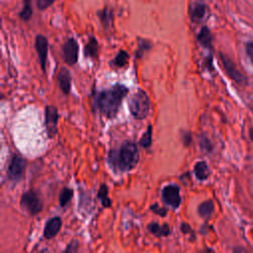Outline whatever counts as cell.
Masks as SVG:
<instances>
[{
  "label": "cell",
  "instance_id": "1",
  "mask_svg": "<svg viewBox=\"0 0 253 253\" xmlns=\"http://www.w3.org/2000/svg\"><path fill=\"white\" fill-rule=\"evenodd\" d=\"M127 93L128 89L125 85L116 84L98 94L95 106L103 116L108 119H113L117 116L121 104Z\"/></svg>",
  "mask_w": 253,
  "mask_h": 253
},
{
  "label": "cell",
  "instance_id": "2",
  "mask_svg": "<svg viewBox=\"0 0 253 253\" xmlns=\"http://www.w3.org/2000/svg\"><path fill=\"white\" fill-rule=\"evenodd\" d=\"M139 159L138 148L131 141L124 142L118 150L113 149L109 153L110 164L121 172H128L132 170Z\"/></svg>",
  "mask_w": 253,
  "mask_h": 253
},
{
  "label": "cell",
  "instance_id": "3",
  "mask_svg": "<svg viewBox=\"0 0 253 253\" xmlns=\"http://www.w3.org/2000/svg\"><path fill=\"white\" fill-rule=\"evenodd\" d=\"M128 109L134 119H145L150 110V100L148 95L143 90L138 89L130 96L128 100Z\"/></svg>",
  "mask_w": 253,
  "mask_h": 253
},
{
  "label": "cell",
  "instance_id": "4",
  "mask_svg": "<svg viewBox=\"0 0 253 253\" xmlns=\"http://www.w3.org/2000/svg\"><path fill=\"white\" fill-rule=\"evenodd\" d=\"M20 205L23 210L32 215L39 213L42 210V202L38 193L34 190H29L22 195Z\"/></svg>",
  "mask_w": 253,
  "mask_h": 253
},
{
  "label": "cell",
  "instance_id": "5",
  "mask_svg": "<svg viewBox=\"0 0 253 253\" xmlns=\"http://www.w3.org/2000/svg\"><path fill=\"white\" fill-rule=\"evenodd\" d=\"M219 57H220V60L222 62V65H223V68L225 70V72L227 73V75L234 81L236 82L237 84L239 85H246L248 83V79L247 77L242 73L240 72L236 65L234 64V62L229 58L227 57L225 54L223 53H220L219 54Z\"/></svg>",
  "mask_w": 253,
  "mask_h": 253
},
{
  "label": "cell",
  "instance_id": "6",
  "mask_svg": "<svg viewBox=\"0 0 253 253\" xmlns=\"http://www.w3.org/2000/svg\"><path fill=\"white\" fill-rule=\"evenodd\" d=\"M45 127L49 138H52L57 133V122H58V111L55 106L49 105L45 107Z\"/></svg>",
  "mask_w": 253,
  "mask_h": 253
},
{
  "label": "cell",
  "instance_id": "7",
  "mask_svg": "<svg viewBox=\"0 0 253 253\" xmlns=\"http://www.w3.org/2000/svg\"><path fill=\"white\" fill-rule=\"evenodd\" d=\"M162 199L167 206L177 209L181 204L180 188L175 184H169L162 190Z\"/></svg>",
  "mask_w": 253,
  "mask_h": 253
},
{
  "label": "cell",
  "instance_id": "8",
  "mask_svg": "<svg viewBox=\"0 0 253 253\" xmlns=\"http://www.w3.org/2000/svg\"><path fill=\"white\" fill-rule=\"evenodd\" d=\"M26 166H27V163L24 158H22L19 155H14L10 161L8 171H7L9 179H11L12 181L20 180L25 173Z\"/></svg>",
  "mask_w": 253,
  "mask_h": 253
},
{
  "label": "cell",
  "instance_id": "9",
  "mask_svg": "<svg viewBox=\"0 0 253 253\" xmlns=\"http://www.w3.org/2000/svg\"><path fill=\"white\" fill-rule=\"evenodd\" d=\"M64 61L68 65H74L78 60V43L74 39H68L62 47Z\"/></svg>",
  "mask_w": 253,
  "mask_h": 253
},
{
  "label": "cell",
  "instance_id": "10",
  "mask_svg": "<svg viewBox=\"0 0 253 253\" xmlns=\"http://www.w3.org/2000/svg\"><path fill=\"white\" fill-rule=\"evenodd\" d=\"M207 6L203 0H191L189 4V17L192 22H200L206 15Z\"/></svg>",
  "mask_w": 253,
  "mask_h": 253
},
{
  "label": "cell",
  "instance_id": "11",
  "mask_svg": "<svg viewBox=\"0 0 253 253\" xmlns=\"http://www.w3.org/2000/svg\"><path fill=\"white\" fill-rule=\"evenodd\" d=\"M36 49L39 55L40 63L42 66V71H45L46 65V58H47V51H48V42L47 39L42 35H38L36 37Z\"/></svg>",
  "mask_w": 253,
  "mask_h": 253
},
{
  "label": "cell",
  "instance_id": "12",
  "mask_svg": "<svg viewBox=\"0 0 253 253\" xmlns=\"http://www.w3.org/2000/svg\"><path fill=\"white\" fill-rule=\"evenodd\" d=\"M61 224H62V221L60 217L54 216L49 218L45 223V226L43 229V236L46 239H51L58 233L61 227Z\"/></svg>",
  "mask_w": 253,
  "mask_h": 253
},
{
  "label": "cell",
  "instance_id": "13",
  "mask_svg": "<svg viewBox=\"0 0 253 253\" xmlns=\"http://www.w3.org/2000/svg\"><path fill=\"white\" fill-rule=\"evenodd\" d=\"M57 80L59 83V87L61 91L64 94H69L70 92V87H71V75L68 69L62 68L60 69L58 75H57Z\"/></svg>",
  "mask_w": 253,
  "mask_h": 253
},
{
  "label": "cell",
  "instance_id": "14",
  "mask_svg": "<svg viewBox=\"0 0 253 253\" xmlns=\"http://www.w3.org/2000/svg\"><path fill=\"white\" fill-rule=\"evenodd\" d=\"M198 42H200V44L206 48H211V41H212V37L211 34V31L209 30V28L207 26L202 27V29L200 30L198 36H197Z\"/></svg>",
  "mask_w": 253,
  "mask_h": 253
},
{
  "label": "cell",
  "instance_id": "15",
  "mask_svg": "<svg viewBox=\"0 0 253 253\" xmlns=\"http://www.w3.org/2000/svg\"><path fill=\"white\" fill-rule=\"evenodd\" d=\"M148 230L156 237L168 236L170 234V227L167 223L160 225L157 222H151L148 224Z\"/></svg>",
  "mask_w": 253,
  "mask_h": 253
},
{
  "label": "cell",
  "instance_id": "16",
  "mask_svg": "<svg viewBox=\"0 0 253 253\" xmlns=\"http://www.w3.org/2000/svg\"><path fill=\"white\" fill-rule=\"evenodd\" d=\"M99 45L98 42L94 37H90L88 42L84 46V55L90 58H96L98 56Z\"/></svg>",
  "mask_w": 253,
  "mask_h": 253
},
{
  "label": "cell",
  "instance_id": "17",
  "mask_svg": "<svg viewBox=\"0 0 253 253\" xmlns=\"http://www.w3.org/2000/svg\"><path fill=\"white\" fill-rule=\"evenodd\" d=\"M194 174L198 180L204 181L210 176V168L205 161H199L194 166Z\"/></svg>",
  "mask_w": 253,
  "mask_h": 253
},
{
  "label": "cell",
  "instance_id": "18",
  "mask_svg": "<svg viewBox=\"0 0 253 253\" xmlns=\"http://www.w3.org/2000/svg\"><path fill=\"white\" fill-rule=\"evenodd\" d=\"M213 210H214V206L212 201L208 200L200 204V206L198 207V213L204 219H209L211 216Z\"/></svg>",
  "mask_w": 253,
  "mask_h": 253
},
{
  "label": "cell",
  "instance_id": "19",
  "mask_svg": "<svg viewBox=\"0 0 253 253\" xmlns=\"http://www.w3.org/2000/svg\"><path fill=\"white\" fill-rule=\"evenodd\" d=\"M128 58H129V55L128 53L126 51V50H120L118 52V54L116 55V57L114 58V60L111 62V64L113 66H116V67H124L127 64L128 62Z\"/></svg>",
  "mask_w": 253,
  "mask_h": 253
},
{
  "label": "cell",
  "instance_id": "20",
  "mask_svg": "<svg viewBox=\"0 0 253 253\" xmlns=\"http://www.w3.org/2000/svg\"><path fill=\"white\" fill-rule=\"evenodd\" d=\"M98 198L105 208H110L112 205L111 200L108 198V188L105 184H101L98 191Z\"/></svg>",
  "mask_w": 253,
  "mask_h": 253
},
{
  "label": "cell",
  "instance_id": "21",
  "mask_svg": "<svg viewBox=\"0 0 253 253\" xmlns=\"http://www.w3.org/2000/svg\"><path fill=\"white\" fill-rule=\"evenodd\" d=\"M33 16V9L31 5V0H24L23 9L20 12V18L23 21H29Z\"/></svg>",
  "mask_w": 253,
  "mask_h": 253
},
{
  "label": "cell",
  "instance_id": "22",
  "mask_svg": "<svg viewBox=\"0 0 253 253\" xmlns=\"http://www.w3.org/2000/svg\"><path fill=\"white\" fill-rule=\"evenodd\" d=\"M73 195V190L70 188H63L59 195V204L61 207H65L71 200Z\"/></svg>",
  "mask_w": 253,
  "mask_h": 253
},
{
  "label": "cell",
  "instance_id": "23",
  "mask_svg": "<svg viewBox=\"0 0 253 253\" xmlns=\"http://www.w3.org/2000/svg\"><path fill=\"white\" fill-rule=\"evenodd\" d=\"M151 141H152V126H148L147 129L145 130V132L142 134L139 142L141 144L142 147L144 148H148L151 145Z\"/></svg>",
  "mask_w": 253,
  "mask_h": 253
},
{
  "label": "cell",
  "instance_id": "24",
  "mask_svg": "<svg viewBox=\"0 0 253 253\" xmlns=\"http://www.w3.org/2000/svg\"><path fill=\"white\" fill-rule=\"evenodd\" d=\"M99 16H100V20H101V22H102V24L105 28H108V27L111 26V24H112V12L109 9L105 8L104 10L100 11Z\"/></svg>",
  "mask_w": 253,
  "mask_h": 253
},
{
  "label": "cell",
  "instance_id": "25",
  "mask_svg": "<svg viewBox=\"0 0 253 253\" xmlns=\"http://www.w3.org/2000/svg\"><path fill=\"white\" fill-rule=\"evenodd\" d=\"M150 48V43L144 40L140 41V43L138 45V48L136 50V56L137 57H141L144 53L145 50H148Z\"/></svg>",
  "mask_w": 253,
  "mask_h": 253
},
{
  "label": "cell",
  "instance_id": "26",
  "mask_svg": "<svg viewBox=\"0 0 253 253\" xmlns=\"http://www.w3.org/2000/svg\"><path fill=\"white\" fill-rule=\"evenodd\" d=\"M200 145L202 147V149L204 151H207V152H211V149H212V146L211 144V141L206 137V136H202L201 139H200Z\"/></svg>",
  "mask_w": 253,
  "mask_h": 253
},
{
  "label": "cell",
  "instance_id": "27",
  "mask_svg": "<svg viewBox=\"0 0 253 253\" xmlns=\"http://www.w3.org/2000/svg\"><path fill=\"white\" fill-rule=\"evenodd\" d=\"M150 211H153L154 213L160 215V216H165L167 214V210L165 208H161L159 207L157 204H153L151 207H150Z\"/></svg>",
  "mask_w": 253,
  "mask_h": 253
},
{
  "label": "cell",
  "instance_id": "28",
  "mask_svg": "<svg viewBox=\"0 0 253 253\" xmlns=\"http://www.w3.org/2000/svg\"><path fill=\"white\" fill-rule=\"evenodd\" d=\"M54 0H36V4L39 10H45L52 5Z\"/></svg>",
  "mask_w": 253,
  "mask_h": 253
},
{
  "label": "cell",
  "instance_id": "29",
  "mask_svg": "<svg viewBox=\"0 0 253 253\" xmlns=\"http://www.w3.org/2000/svg\"><path fill=\"white\" fill-rule=\"evenodd\" d=\"M245 50L248 58L250 59L251 63L253 64V42H248L245 44Z\"/></svg>",
  "mask_w": 253,
  "mask_h": 253
},
{
  "label": "cell",
  "instance_id": "30",
  "mask_svg": "<svg viewBox=\"0 0 253 253\" xmlns=\"http://www.w3.org/2000/svg\"><path fill=\"white\" fill-rule=\"evenodd\" d=\"M191 140H192L191 133L188 132V131H183V134H182V141H183V143L186 146H188L189 144H191Z\"/></svg>",
  "mask_w": 253,
  "mask_h": 253
},
{
  "label": "cell",
  "instance_id": "31",
  "mask_svg": "<svg viewBox=\"0 0 253 253\" xmlns=\"http://www.w3.org/2000/svg\"><path fill=\"white\" fill-rule=\"evenodd\" d=\"M181 231H182L183 233H185V234L193 233V230H192L191 226H190L188 223H186V222H183V223L181 224Z\"/></svg>",
  "mask_w": 253,
  "mask_h": 253
},
{
  "label": "cell",
  "instance_id": "32",
  "mask_svg": "<svg viewBox=\"0 0 253 253\" xmlns=\"http://www.w3.org/2000/svg\"><path fill=\"white\" fill-rule=\"evenodd\" d=\"M249 136H250L251 140L253 141V127H250V129H249Z\"/></svg>",
  "mask_w": 253,
  "mask_h": 253
}]
</instances>
